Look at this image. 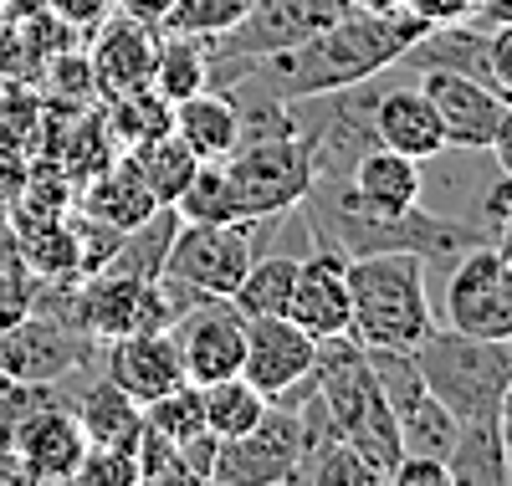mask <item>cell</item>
<instances>
[{
    "label": "cell",
    "instance_id": "obj_29",
    "mask_svg": "<svg viewBox=\"0 0 512 486\" xmlns=\"http://www.w3.org/2000/svg\"><path fill=\"white\" fill-rule=\"evenodd\" d=\"M108 113H113V118H108V134L134 149V144L164 134V128H169V113H175V103L159 98L154 87L144 82V87H128V93H113V98H108Z\"/></svg>",
    "mask_w": 512,
    "mask_h": 486
},
{
    "label": "cell",
    "instance_id": "obj_18",
    "mask_svg": "<svg viewBox=\"0 0 512 486\" xmlns=\"http://www.w3.org/2000/svg\"><path fill=\"white\" fill-rule=\"evenodd\" d=\"M154 277H134V272H88L77 282V323L88 328L93 338H123V333H134L139 323V302H144V287Z\"/></svg>",
    "mask_w": 512,
    "mask_h": 486
},
{
    "label": "cell",
    "instance_id": "obj_14",
    "mask_svg": "<svg viewBox=\"0 0 512 486\" xmlns=\"http://www.w3.org/2000/svg\"><path fill=\"white\" fill-rule=\"evenodd\" d=\"M103 374L128 394V400H159L175 384H185V364H180V348L175 338L164 333H123V338H108L103 343Z\"/></svg>",
    "mask_w": 512,
    "mask_h": 486
},
{
    "label": "cell",
    "instance_id": "obj_38",
    "mask_svg": "<svg viewBox=\"0 0 512 486\" xmlns=\"http://www.w3.org/2000/svg\"><path fill=\"white\" fill-rule=\"evenodd\" d=\"M482 0H405V11L425 26H446V21H472Z\"/></svg>",
    "mask_w": 512,
    "mask_h": 486
},
{
    "label": "cell",
    "instance_id": "obj_44",
    "mask_svg": "<svg viewBox=\"0 0 512 486\" xmlns=\"http://www.w3.org/2000/svg\"><path fill=\"white\" fill-rule=\"evenodd\" d=\"M6 481H26V471H21L16 451H6V446H0V486H6Z\"/></svg>",
    "mask_w": 512,
    "mask_h": 486
},
{
    "label": "cell",
    "instance_id": "obj_3",
    "mask_svg": "<svg viewBox=\"0 0 512 486\" xmlns=\"http://www.w3.org/2000/svg\"><path fill=\"white\" fill-rule=\"evenodd\" d=\"M415 364L425 374V389L456 415V425L497 420L512 384V338H472L436 323L415 343Z\"/></svg>",
    "mask_w": 512,
    "mask_h": 486
},
{
    "label": "cell",
    "instance_id": "obj_27",
    "mask_svg": "<svg viewBox=\"0 0 512 486\" xmlns=\"http://www.w3.org/2000/svg\"><path fill=\"white\" fill-rule=\"evenodd\" d=\"M292 481H308V486H379L369 461L349 446L344 435H323V440L297 451Z\"/></svg>",
    "mask_w": 512,
    "mask_h": 486
},
{
    "label": "cell",
    "instance_id": "obj_23",
    "mask_svg": "<svg viewBox=\"0 0 512 486\" xmlns=\"http://www.w3.org/2000/svg\"><path fill=\"white\" fill-rule=\"evenodd\" d=\"M297 261L292 251H256L251 267L241 272L231 302L241 307V318H272V313H287V297H292V282H297Z\"/></svg>",
    "mask_w": 512,
    "mask_h": 486
},
{
    "label": "cell",
    "instance_id": "obj_5",
    "mask_svg": "<svg viewBox=\"0 0 512 486\" xmlns=\"http://www.w3.org/2000/svg\"><path fill=\"white\" fill-rule=\"evenodd\" d=\"M221 164H226V180H231V195H236L241 215L292 210V205H303L308 190H313V159H308V144L297 134L246 139Z\"/></svg>",
    "mask_w": 512,
    "mask_h": 486
},
{
    "label": "cell",
    "instance_id": "obj_2",
    "mask_svg": "<svg viewBox=\"0 0 512 486\" xmlns=\"http://www.w3.org/2000/svg\"><path fill=\"white\" fill-rule=\"evenodd\" d=\"M431 328V287L415 251L349 256V338L364 348H415Z\"/></svg>",
    "mask_w": 512,
    "mask_h": 486
},
{
    "label": "cell",
    "instance_id": "obj_26",
    "mask_svg": "<svg viewBox=\"0 0 512 486\" xmlns=\"http://www.w3.org/2000/svg\"><path fill=\"white\" fill-rule=\"evenodd\" d=\"M149 87L159 98L180 103L200 87H210V57H205V41L200 36H180V31H164L159 36V52H154V77Z\"/></svg>",
    "mask_w": 512,
    "mask_h": 486
},
{
    "label": "cell",
    "instance_id": "obj_36",
    "mask_svg": "<svg viewBox=\"0 0 512 486\" xmlns=\"http://www.w3.org/2000/svg\"><path fill=\"white\" fill-rule=\"evenodd\" d=\"M52 16L67 21L72 31H98L113 11H118V0H47Z\"/></svg>",
    "mask_w": 512,
    "mask_h": 486
},
{
    "label": "cell",
    "instance_id": "obj_43",
    "mask_svg": "<svg viewBox=\"0 0 512 486\" xmlns=\"http://www.w3.org/2000/svg\"><path fill=\"white\" fill-rule=\"evenodd\" d=\"M492 251L507 261V267H512V210L497 220V231H492Z\"/></svg>",
    "mask_w": 512,
    "mask_h": 486
},
{
    "label": "cell",
    "instance_id": "obj_24",
    "mask_svg": "<svg viewBox=\"0 0 512 486\" xmlns=\"http://www.w3.org/2000/svg\"><path fill=\"white\" fill-rule=\"evenodd\" d=\"M128 159H134L139 180L149 185V195H154L159 205H175L180 190L190 185V174L200 169V159L190 154V144L175 134V128H164V134L134 144V149H128Z\"/></svg>",
    "mask_w": 512,
    "mask_h": 486
},
{
    "label": "cell",
    "instance_id": "obj_45",
    "mask_svg": "<svg viewBox=\"0 0 512 486\" xmlns=\"http://www.w3.org/2000/svg\"><path fill=\"white\" fill-rule=\"evenodd\" d=\"M354 11H374V16H384V11H405V0H349Z\"/></svg>",
    "mask_w": 512,
    "mask_h": 486
},
{
    "label": "cell",
    "instance_id": "obj_4",
    "mask_svg": "<svg viewBox=\"0 0 512 486\" xmlns=\"http://www.w3.org/2000/svg\"><path fill=\"white\" fill-rule=\"evenodd\" d=\"M256 256V215L221 220V226H200V220H180L175 241L164 251L159 287L169 292L175 313L195 297H231L241 272Z\"/></svg>",
    "mask_w": 512,
    "mask_h": 486
},
{
    "label": "cell",
    "instance_id": "obj_40",
    "mask_svg": "<svg viewBox=\"0 0 512 486\" xmlns=\"http://www.w3.org/2000/svg\"><path fill=\"white\" fill-rule=\"evenodd\" d=\"M487 159L512 180V98H507V108H502V123H497V134H492V144H487Z\"/></svg>",
    "mask_w": 512,
    "mask_h": 486
},
{
    "label": "cell",
    "instance_id": "obj_30",
    "mask_svg": "<svg viewBox=\"0 0 512 486\" xmlns=\"http://www.w3.org/2000/svg\"><path fill=\"white\" fill-rule=\"evenodd\" d=\"M400 425V456H436L446 461L451 446H456V415L436 400V394H425V400L395 420Z\"/></svg>",
    "mask_w": 512,
    "mask_h": 486
},
{
    "label": "cell",
    "instance_id": "obj_17",
    "mask_svg": "<svg viewBox=\"0 0 512 486\" xmlns=\"http://www.w3.org/2000/svg\"><path fill=\"white\" fill-rule=\"evenodd\" d=\"M395 77H420V72H461L492 82V31L477 21H446V26H425L410 47L400 52V62L390 67ZM497 87V82H492Z\"/></svg>",
    "mask_w": 512,
    "mask_h": 486
},
{
    "label": "cell",
    "instance_id": "obj_25",
    "mask_svg": "<svg viewBox=\"0 0 512 486\" xmlns=\"http://www.w3.org/2000/svg\"><path fill=\"white\" fill-rule=\"evenodd\" d=\"M200 405H205V430L210 435L236 440V435H246L256 420L267 415L272 400L246 374H231V379H216V384H200Z\"/></svg>",
    "mask_w": 512,
    "mask_h": 486
},
{
    "label": "cell",
    "instance_id": "obj_37",
    "mask_svg": "<svg viewBox=\"0 0 512 486\" xmlns=\"http://www.w3.org/2000/svg\"><path fill=\"white\" fill-rule=\"evenodd\" d=\"M390 486H451V476H446V461L436 456H400L390 471Z\"/></svg>",
    "mask_w": 512,
    "mask_h": 486
},
{
    "label": "cell",
    "instance_id": "obj_34",
    "mask_svg": "<svg viewBox=\"0 0 512 486\" xmlns=\"http://www.w3.org/2000/svg\"><path fill=\"white\" fill-rule=\"evenodd\" d=\"M82 486H134L139 481V461L134 451H103V446H88V456H82L77 476Z\"/></svg>",
    "mask_w": 512,
    "mask_h": 486
},
{
    "label": "cell",
    "instance_id": "obj_41",
    "mask_svg": "<svg viewBox=\"0 0 512 486\" xmlns=\"http://www.w3.org/2000/svg\"><path fill=\"white\" fill-rule=\"evenodd\" d=\"M169 6H175V0H118V11H123V16H134V21H149V26H159Z\"/></svg>",
    "mask_w": 512,
    "mask_h": 486
},
{
    "label": "cell",
    "instance_id": "obj_42",
    "mask_svg": "<svg viewBox=\"0 0 512 486\" xmlns=\"http://www.w3.org/2000/svg\"><path fill=\"white\" fill-rule=\"evenodd\" d=\"M477 26H512V0H482V6H477V16H472Z\"/></svg>",
    "mask_w": 512,
    "mask_h": 486
},
{
    "label": "cell",
    "instance_id": "obj_28",
    "mask_svg": "<svg viewBox=\"0 0 512 486\" xmlns=\"http://www.w3.org/2000/svg\"><path fill=\"white\" fill-rule=\"evenodd\" d=\"M180 220H200V226H221V220H241V205L231 195L226 164L221 159H200V169L190 174V185L175 200Z\"/></svg>",
    "mask_w": 512,
    "mask_h": 486
},
{
    "label": "cell",
    "instance_id": "obj_31",
    "mask_svg": "<svg viewBox=\"0 0 512 486\" xmlns=\"http://www.w3.org/2000/svg\"><path fill=\"white\" fill-rule=\"evenodd\" d=\"M144 425L149 430H159L164 440H190V435H200L205 430V405H200V384H175L169 394H159V400H149L144 405Z\"/></svg>",
    "mask_w": 512,
    "mask_h": 486
},
{
    "label": "cell",
    "instance_id": "obj_10",
    "mask_svg": "<svg viewBox=\"0 0 512 486\" xmlns=\"http://www.w3.org/2000/svg\"><path fill=\"white\" fill-rule=\"evenodd\" d=\"M420 87H425V98H431V108L446 128V149L487 154L497 123H502V108H507L502 87L461 77V72H420Z\"/></svg>",
    "mask_w": 512,
    "mask_h": 486
},
{
    "label": "cell",
    "instance_id": "obj_11",
    "mask_svg": "<svg viewBox=\"0 0 512 486\" xmlns=\"http://www.w3.org/2000/svg\"><path fill=\"white\" fill-rule=\"evenodd\" d=\"M313 364H318V338L303 333L287 313H272V318H246V353H241V374L277 400V394L297 389L313 379Z\"/></svg>",
    "mask_w": 512,
    "mask_h": 486
},
{
    "label": "cell",
    "instance_id": "obj_8",
    "mask_svg": "<svg viewBox=\"0 0 512 486\" xmlns=\"http://www.w3.org/2000/svg\"><path fill=\"white\" fill-rule=\"evenodd\" d=\"M169 338L180 348V364L190 384H216L241 374V353H246V318L231 297H195L185 302Z\"/></svg>",
    "mask_w": 512,
    "mask_h": 486
},
{
    "label": "cell",
    "instance_id": "obj_7",
    "mask_svg": "<svg viewBox=\"0 0 512 486\" xmlns=\"http://www.w3.org/2000/svg\"><path fill=\"white\" fill-rule=\"evenodd\" d=\"M349 11V0H251L241 21L221 36L205 41L210 62H241V57H267L282 47H297L303 36L333 26Z\"/></svg>",
    "mask_w": 512,
    "mask_h": 486
},
{
    "label": "cell",
    "instance_id": "obj_16",
    "mask_svg": "<svg viewBox=\"0 0 512 486\" xmlns=\"http://www.w3.org/2000/svg\"><path fill=\"white\" fill-rule=\"evenodd\" d=\"M154 52H159V26L113 11L93 31V52H88L98 93L113 98V93H128V87H144L154 77Z\"/></svg>",
    "mask_w": 512,
    "mask_h": 486
},
{
    "label": "cell",
    "instance_id": "obj_19",
    "mask_svg": "<svg viewBox=\"0 0 512 486\" xmlns=\"http://www.w3.org/2000/svg\"><path fill=\"white\" fill-rule=\"evenodd\" d=\"M67 405H72L82 435H88V446H103V451H134L139 446V435H144V405L128 400V394L108 374L93 379Z\"/></svg>",
    "mask_w": 512,
    "mask_h": 486
},
{
    "label": "cell",
    "instance_id": "obj_21",
    "mask_svg": "<svg viewBox=\"0 0 512 486\" xmlns=\"http://www.w3.org/2000/svg\"><path fill=\"white\" fill-rule=\"evenodd\" d=\"M451 486H507L512 481V451L502 440L497 420H472L456 425V446L446 456Z\"/></svg>",
    "mask_w": 512,
    "mask_h": 486
},
{
    "label": "cell",
    "instance_id": "obj_46",
    "mask_svg": "<svg viewBox=\"0 0 512 486\" xmlns=\"http://www.w3.org/2000/svg\"><path fill=\"white\" fill-rule=\"evenodd\" d=\"M497 425H502V440H507V451H512V384L502 394V410H497Z\"/></svg>",
    "mask_w": 512,
    "mask_h": 486
},
{
    "label": "cell",
    "instance_id": "obj_39",
    "mask_svg": "<svg viewBox=\"0 0 512 486\" xmlns=\"http://www.w3.org/2000/svg\"><path fill=\"white\" fill-rule=\"evenodd\" d=\"M492 82L512 98V26H492Z\"/></svg>",
    "mask_w": 512,
    "mask_h": 486
},
{
    "label": "cell",
    "instance_id": "obj_15",
    "mask_svg": "<svg viewBox=\"0 0 512 486\" xmlns=\"http://www.w3.org/2000/svg\"><path fill=\"white\" fill-rule=\"evenodd\" d=\"M11 451H16L26 481H72L82 456H88V435H82L67 400H52L16 430Z\"/></svg>",
    "mask_w": 512,
    "mask_h": 486
},
{
    "label": "cell",
    "instance_id": "obj_6",
    "mask_svg": "<svg viewBox=\"0 0 512 486\" xmlns=\"http://www.w3.org/2000/svg\"><path fill=\"white\" fill-rule=\"evenodd\" d=\"M446 328L512 338V267L492 251V241L461 251L446 267Z\"/></svg>",
    "mask_w": 512,
    "mask_h": 486
},
{
    "label": "cell",
    "instance_id": "obj_33",
    "mask_svg": "<svg viewBox=\"0 0 512 486\" xmlns=\"http://www.w3.org/2000/svg\"><path fill=\"white\" fill-rule=\"evenodd\" d=\"M134 461H139V481H190L195 486L190 466L180 461V446H175V440H164L159 430H149V425H144L139 446H134Z\"/></svg>",
    "mask_w": 512,
    "mask_h": 486
},
{
    "label": "cell",
    "instance_id": "obj_20",
    "mask_svg": "<svg viewBox=\"0 0 512 486\" xmlns=\"http://www.w3.org/2000/svg\"><path fill=\"white\" fill-rule=\"evenodd\" d=\"M169 128L190 144L195 159H226L241 139V123H236V108L221 87H200V93L180 98L175 113H169Z\"/></svg>",
    "mask_w": 512,
    "mask_h": 486
},
{
    "label": "cell",
    "instance_id": "obj_13",
    "mask_svg": "<svg viewBox=\"0 0 512 486\" xmlns=\"http://www.w3.org/2000/svg\"><path fill=\"white\" fill-rule=\"evenodd\" d=\"M369 118H374V144L395 149L415 164H431V159L446 154V128H441V118H436L420 82H395V72H390Z\"/></svg>",
    "mask_w": 512,
    "mask_h": 486
},
{
    "label": "cell",
    "instance_id": "obj_32",
    "mask_svg": "<svg viewBox=\"0 0 512 486\" xmlns=\"http://www.w3.org/2000/svg\"><path fill=\"white\" fill-rule=\"evenodd\" d=\"M246 6H251V0H175V6L164 11L159 31H180V36H200V41H210V36L231 31V26L241 21Z\"/></svg>",
    "mask_w": 512,
    "mask_h": 486
},
{
    "label": "cell",
    "instance_id": "obj_22",
    "mask_svg": "<svg viewBox=\"0 0 512 486\" xmlns=\"http://www.w3.org/2000/svg\"><path fill=\"white\" fill-rule=\"evenodd\" d=\"M82 205H88V215L108 220V226H118V231H134L144 215L159 210V200H154L149 185L139 180L134 159H118V164L98 169V180L88 185V200H82Z\"/></svg>",
    "mask_w": 512,
    "mask_h": 486
},
{
    "label": "cell",
    "instance_id": "obj_9",
    "mask_svg": "<svg viewBox=\"0 0 512 486\" xmlns=\"http://www.w3.org/2000/svg\"><path fill=\"white\" fill-rule=\"evenodd\" d=\"M297 451H303L297 410L292 405H267V415L256 420L246 435L221 440L210 481H216V486H272V481H292Z\"/></svg>",
    "mask_w": 512,
    "mask_h": 486
},
{
    "label": "cell",
    "instance_id": "obj_35",
    "mask_svg": "<svg viewBox=\"0 0 512 486\" xmlns=\"http://www.w3.org/2000/svg\"><path fill=\"white\" fill-rule=\"evenodd\" d=\"M31 287L36 277L26 267H0V333H6L11 323L26 318V307H31Z\"/></svg>",
    "mask_w": 512,
    "mask_h": 486
},
{
    "label": "cell",
    "instance_id": "obj_12",
    "mask_svg": "<svg viewBox=\"0 0 512 486\" xmlns=\"http://www.w3.org/2000/svg\"><path fill=\"white\" fill-rule=\"evenodd\" d=\"M287 318L313 333V338H338L349 333V256L333 246H313L297 261V282L287 297Z\"/></svg>",
    "mask_w": 512,
    "mask_h": 486
},
{
    "label": "cell",
    "instance_id": "obj_1",
    "mask_svg": "<svg viewBox=\"0 0 512 486\" xmlns=\"http://www.w3.org/2000/svg\"><path fill=\"white\" fill-rule=\"evenodd\" d=\"M425 31L410 11H344L333 26L303 36L297 47L267 52V57H241V62H210V87H262V93L292 103V98H313V93H338L349 82L379 77L400 62V52Z\"/></svg>",
    "mask_w": 512,
    "mask_h": 486
}]
</instances>
